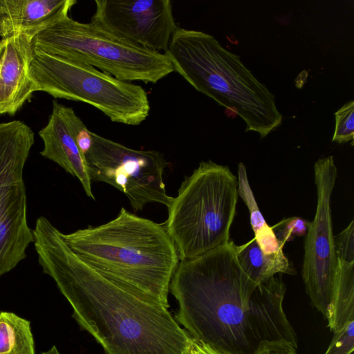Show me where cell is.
<instances>
[{"instance_id":"19","label":"cell","mask_w":354,"mask_h":354,"mask_svg":"<svg viewBox=\"0 0 354 354\" xmlns=\"http://www.w3.org/2000/svg\"><path fill=\"white\" fill-rule=\"evenodd\" d=\"M335 128L333 142L342 144L351 142L354 138V102L350 100L344 104L335 113Z\"/></svg>"},{"instance_id":"22","label":"cell","mask_w":354,"mask_h":354,"mask_svg":"<svg viewBox=\"0 0 354 354\" xmlns=\"http://www.w3.org/2000/svg\"><path fill=\"white\" fill-rule=\"evenodd\" d=\"M337 258L354 262V220L337 236H334Z\"/></svg>"},{"instance_id":"14","label":"cell","mask_w":354,"mask_h":354,"mask_svg":"<svg viewBox=\"0 0 354 354\" xmlns=\"http://www.w3.org/2000/svg\"><path fill=\"white\" fill-rule=\"evenodd\" d=\"M75 0H0V37L36 35L64 14Z\"/></svg>"},{"instance_id":"23","label":"cell","mask_w":354,"mask_h":354,"mask_svg":"<svg viewBox=\"0 0 354 354\" xmlns=\"http://www.w3.org/2000/svg\"><path fill=\"white\" fill-rule=\"evenodd\" d=\"M297 346L284 341L269 342L265 344L257 354H297Z\"/></svg>"},{"instance_id":"10","label":"cell","mask_w":354,"mask_h":354,"mask_svg":"<svg viewBox=\"0 0 354 354\" xmlns=\"http://www.w3.org/2000/svg\"><path fill=\"white\" fill-rule=\"evenodd\" d=\"M314 176L317 208L306 235L301 274L312 304L328 319L337 266L330 209L337 169L332 156L315 162Z\"/></svg>"},{"instance_id":"21","label":"cell","mask_w":354,"mask_h":354,"mask_svg":"<svg viewBox=\"0 0 354 354\" xmlns=\"http://www.w3.org/2000/svg\"><path fill=\"white\" fill-rule=\"evenodd\" d=\"M333 333V339L324 354H351L354 349V320Z\"/></svg>"},{"instance_id":"18","label":"cell","mask_w":354,"mask_h":354,"mask_svg":"<svg viewBox=\"0 0 354 354\" xmlns=\"http://www.w3.org/2000/svg\"><path fill=\"white\" fill-rule=\"evenodd\" d=\"M0 354H35L30 321L13 313L0 312Z\"/></svg>"},{"instance_id":"4","label":"cell","mask_w":354,"mask_h":354,"mask_svg":"<svg viewBox=\"0 0 354 354\" xmlns=\"http://www.w3.org/2000/svg\"><path fill=\"white\" fill-rule=\"evenodd\" d=\"M174 71L196 91L233 111L245 131L266 137L281 124L274 95L243 64L240 57L212 35L178 27L165 53Z\"/></svg>"},{"instance_id":"5","label":"cell","mask_w":354,"mask_h":354,"mask_svg":"<svg viewBox=\"0 0 354 354\" xmlns=\"http://www.w3.org/2000/svg\"><path fill=\"white\" fill-rule=\"evenodd\" d=\"M237 178L227 166L201 161L167 207L164 226L180 261L203 255L230 241L238 200Z\"/></svg>"},{"instance_id":"20","label":"cell","mask_w":354,"mask_h":354,"mask_svg":"<svg viewBox=\"0 0 354 354\" xmlns=\"http://www.w3.org/2000/svg\"><path fill=\"white\" fill-rule=\"evenodd\" d=\"M308 225L306 220L292 216L281 220L271 227L278 241L284 246L286 243L297 237L306 236Z\"/></svg>"},{"instance_id":"11","label":"cell","mask_w":354,"mask_h":354,"mask_svg":"<svg viewBox=\"0 0 354 354\" xmlns=\"http://www.w3.org/2000/svg\"><path fill=\"white\" fill-rule=\"evenodd\" d=\"M91 22L134 45L164 53L178 28L170 0H96Z\"/></svg>"},{"instance_id":"17","label":"cell","mask_w":354,"mask_h":354,"mask_svg":"<svg viewBox=\"0 0 354 354\" xmlns=\"http://www.w3.org/2000/svg\"><path fill=\"white\" fill-rule=\"evenodd\" d=\"M237 184L238 195L248 207L254 239L262 252L266 254H272L283 251V246L278 241L257 205L249 183L245 166L242 162L238 165Z\"/></svg>"},{"instance_id":"8","label":"cell","mask_w":354,"mask_h":354,"mask_svg":"<svg viewBox=\"0 0 354 354\" xmlns=\"http://www.w3.org/2000/svg\"><path fill=\"white\" fill-rule=\"evenodd\" d=\"M85 156L91 180L107 183L123 192L135 212L151 203L170 205L173 197L166 192L163 154L138 150L104 138L87 127L78 138Z\"/></svg>"},{"instance_id":"2","label":"cell","mask_w":354,"mask_h":354,"mask_svg":"<svg viewBox=\"0 0 354 354\" xmlns=\"http://www.w3.org/2000/svg\"><path fill=\"white\" fill-rule=\"evenodd\" d=\"M44 272L73 308V317L106 354H188L192 339L168 308L144 299L103 277L66 244L44 216L32 230Z\"/></svg>"},{"instance_id":"12","label":"cell","mask_w":354,"mask_h":354,"mask_svg":"<svg viewBox=\"0 0 354 354\" xmlns=\"http://www.w3.org/2000/svg\"><path fill=\"white\" fill-rule=\"evenodd\" d=\"M84 124L71 107L53 100L48 123L39 131L44 143L40 154L77 178L86 196L95 200L85 156L77 142L78 132Z\"/></svg>"},{"instance_id":"7","label":"cell","mask_w":354,"mask_h":354,"mask_svg":"<svg viewBox=\"0 0 354 354\" xmlns=\"http://www.w3.org/2000/svg\"><path fill=\"white\" fill-rule=\"evenodd\" d=\"M29 77L33 92L86 103L113 122L136 126L149 115L148 94L142 86L89 65L34 48Z\"/></svg>"},{"instance_id":"16","label":"cell","mask_w":354,"mask_h":354,"mask_svg":"<svg viewBox=\"0 0 354 354\" xmlns=\"http://www.w3.org/2000/svg\"><path fill=\"white\" fill-rule=\"evenodd\" d=\"M328 327L335 333L354 320V262L337 259Z\"/></svg>"},{"instance_id":"1","label":"cell","mask_w":354,"mask_h":354,"mask_svg":"<svg viewBox=\"0 0 354 354\" xmlns=\"http://www.w3.org/2000/svg\"><path fill=\"white\" fill-rule=\"evenodd\" d=\"M230 241L180 261L169 290L178 302L176 322L194 340L222 354H257L269 342L297 347L283 308L282 274L256 283L241 269Z\"/></svg>"},{"instance_id":"6","label":"cell","mask_w":354,"mask_h":354,"mask_svg":"<svg viewBox=\"0 0 354 354\" xmlns=\"http://www.w3.org/2000/svg\"><path fill=\"white\" fill-rule=\"evenodd\" d=\"M33 47L66 59L91 66L127 82L156 84L174 72L164 53L121 39L97 24L64 14L32 38Z\"/></svg>"},{"instance_id":"3","label":"cell","mask_w":354,"mask_h":354,"mask_svg":"<svg viewBox=\"0 0 354 354\" xmlns=\"http://www.w3.org/2000/svg\"><path fill=\"white\" fill-rule=\"evenodd\" d=\"M62 237L82 261L103 277L169 308V285L180 259L164 225L122 207L108 223L62 232Z\"/></svg>"},{"instance_id":"15","label":"cell","mask_w":354,"mask_h":354,"mask_svg":"<svg viewBox=\"0 0 354 354\" xmlns=\"http://www.w3.org/2000/svg\"><path fill=\"white\" fill-rule=\"evenodd\" d=\"M236 254L243 271L256 283L267 281L277 274L294 273L283 250L266 254L254 238L243 245H236Z\"/></svg>"},{"instance_id":"24","label":"cell","mask_w":354,"mask_h":354,"mask_svg":"<svg viewBox=\"0 0 354 354\" xmlns=\"http://www.w3.org/2000/svg\"><path fill=\"white\" fill-rule=\"evenodd\" d=\"M188 354H222L192 339V343Z\"/></svg>"},{"instance_id":"25","label":"cell","mask_w":354,"mask_h":354,"mask_svg":"<svg viewBox=\"0 0 354 354\" xmlns=\"http://www.w3.org/2000/svg\"><path fill=\"white\" fill-rule=\"evenodd\" d=\"M41 354H60L55 346H53L47 351L43 352Z\"/></svg>"},{"instance_id":"9","label":"cell","mask_w":354,"mask_h":354,"mask_svg":"<svg viewBox=\"0 0 354 354\" xmlns=\"http://www.w3.org/2000/svg\"><path fill=\"white\" fill-rule=\"evenodd\" d=\"M35 133L26 123H0V277L26 257L33 242L23 174Z\"/></svg>"},{"instance_id":"13","label":"cell","mask_w":354,"mask_h":354,"mask_svg":"<svg viewBox=\"0 0 354 354\" xmlns=\"http://www.w3.org/2000/svg\"><path fill=\"white\" fill-rule=\"evenodd\" d=\"M35 35L19 33L0 40V115H14L33 93L29 67Z\"/></svg>"}]
</instances>
